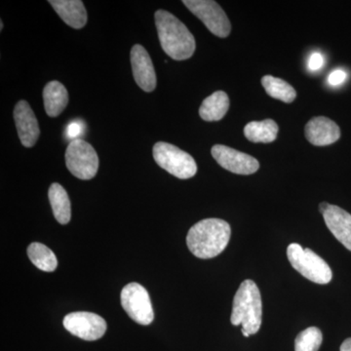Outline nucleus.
Here are the masks:
<instances>
[{
	"label": "nucleus",
	"instance_id": "26",
	"mask_svg": "<svg viewBox=\"0 0 351 351\" xmlns=\"http://www.w3.org/2000/svg\"><path fill=\"white\" fill-rule=\"evenodd\" d=\"M339 350L351 351V338L346 339V341L341 343V348H339Z\"/></svg>",
	"mask_w": 351,
	"mask_h": 351
},
{
	"label": "nucleus",
	"instance_id": "6",
	"mask_svg": "<svg viewBox=\"0 0 351 351\" xmlns=\"http://www.w3.org/2000/svg\"><path fill=\"white\" fill-rule=\"evenodd\" d=\"M66 165L78 179H93L99 169L98 154L91 145L82 138H76L66 147Z\"/></svg>",
	"mask_w": 351,
	"mask_h": 351
},
{
	"label": "nucleus",
	"instance_id": "18",
	"mask_svg": "<svg viewBox=\"0 0 351 351\" xmlns=\"http://www.w3.org/2000/svg\"><path fill=\"white\" fill-rule=\"evenodd\" d=\"M51 207L53 214L58 223L66 225L71 221V207L68 193L60 184L54 182L51 184L48 191Z\"/></svg>",
	"mask_w": 351,
	"mask_h": 351
},
{
	"label": "nucleus",
	"instance_id": "16",
	"mask_svg": "<svg viewBox=\"0 0 351 351\" xmlns=\"http://www.w3.org/2000/svg\"><path fill=\"white\" fill-rule=\"evenodd\" d=\"M45 112L50 117H57L64 112L69 103V93L61 82H50L43 89Z\"/></svg>",
	"mask_w": 351,
	"mask_h": 351
},
{
	"label": "nucleus",
	"instance_id": "15",
	"mask_svg": "<svg viewBox=\"0 0 351 351\" xmlns=\"http://www.w3.org/2000/svg\"><path fill=\"white\" fill-rule=\"evenodd\" d=\"M49 4L69 27L82 29L87 23V11L80 0H50Z\"/></svg>",
	"mask_w": 351,
	"mask_h": 351
},
{
	"label": "nucleus",
	"instance_id": "24",
	"mask_svg": "<svg viewBox=\"0 0 351 351\" xmlns=\"http://www.w3.org/2000/svg\"><path fill=\"white\" fill-rule=\"evenodd\" d=\"M325 60L323 55L319 52H314L311 55L308 60V69L311 71H319L324 66Z\"/></svg>",
	"mask_w": 351,
	"mask_h": 351
},
{
	"label": "nucleus",
	"instance_id": "8",
	"mask_svg": "<svg viewBox=\"0 0 351 351\" xmlns=\"http://www.w3.org/2000/svg\"><path fill=\"white\" fill-rule=\"evenodd\" d=\"M122 307L129 317L141 325H149L154 319L151 298L144 286L138 283L126 285L120 295Z\"/></svg>",
	"mask_w": 351,
	"mask_h": 351
},
{
	"label": "nucleus",
	"instance_id": "17",
	"mask_svg": "<svg viewBox=\"0 0 351 351\" xmlns=\"http://www.w3.org/2000/svg\"><path fill=\"white\" fill-rule=\"evenodd\" d=\"M230 108V99L223 91H217L207 97L201 104L199 115L205 121H219L223 119Z\"/></svg>",
	"mask_w": 351,
	"mask_h": 351
},
{
	"label": "nucleus",
	"instance_id": "4",
	"mask_svg": "<svg viewBox=\"0 0 351 351\" xmlns=\"http://www.w3.org/2000/svg\"><path fill=\"white\" fill-rule=\"evenodd\" d=\"M287 257L291 265L308 280L320 285H325L332 280L331 267L311 249H304L297 243L290 244L287 248Z\"/></svg>",
	"mask_w": 351,
	"mask_h": 351
},
{
	"label": "nucleus",
	"instance_id": "27",
	"mask_svg": "<svg viewBox=\"0 0 351 351\" xmlns=\"http://www.w3.org/2000/svg\"><path fill=\"white\" fill-rule=\"evenodd\" d=\"M329 203L327 202H322L319 204V211L321 214L324 213L325 211H326L327 208L329 207Z\"/></svg>",
	"mask_w": 351,
	"mask_h": 351
},
{
	"label": "nucleus",
	"instance_id": "22",
	"mask_svg": "<svg viewBox=\"0 0 351 351\" xmlns=\"http://www.w3.org/2000/svg\"><path fill=\"white\" fill-rule=\"evenodd\" d=\"M322 332L317 327H309L298 335L295 351H318L322 343Z\"/></svg>",
	"mask_w": 351,
	"mask_h": 351
},
{
	"label": "nucleus",
	"instance_id": "21",
	"mask_svg": "<svg viewBox=\"0 0 351 351\" xmlns=\"http://www.w3.org/2000/svg\"><path fill=\"white\" fill-rule=\"evenodd\" d=\"M262 85L271 98L282 101L284 103H292L297 97L294 87L281 78L271 75L263 76Z\"/></svg>",
	"mask_w": 351,
	"mask_h": 351
},
{
	"label": "nucleus",
	"instance_id": "25",
	"mask_svg": "<svg viewBox=\"0 0 351 351\" xmlns=\"http://www.w3.org/2000/svg\"><path fill=\"white\" fill-rule=\"evenodd\" d=\"M82 134V124L78 121L71 122L66 127V135L71 141L80 138V135Z\"/></svg>",
	"mask_w": 351,
	"mask_h": 351
},
{
	"label": "nucleus",
	"instance_id": "23",
	"mask_svg": "<svg viewBox=\"0 0 351 351\" xmlns=\"http://www.w3.org/2000/svg\"><path fill=\"white\" fill-rule=\"evenodd\" d=\"M346 73L343 69H335L330 73L329 77H328V83L332 86H339V85L343 84L346 82Z\"/></svg>",
	"mask_w": 351,
	"mask_h": 351
},
{
	"label": "nucleus",
	"instance_id": "28",
	"mask_svg": "<svg viewBox=\"0 0 351 351\" xmlns=\"http://www.w3.org/2000/svg\"><path fill=\"white\" fill-rule=\"evenodd\" d=\"M241 332H242V334H243V336L246 337V338H248V337H250V335H249L248 332L242 331V330H241Z\"/></svg>",
	"mask_w": 351,
	"mask_h": 351
},
{
	"label": "nucleus",
	"instance_id": "9",
	"mask_svg": "<svg viewBox=\"0 0 351 351\" xmlns=\"http://www.w3.org/2000/svg\"><path fill=\"white\" fill-rule=\"evenodd\" d=\"M64 327L77 338L93 341L101 339L107 331V323L98 314L78 311L64 318Z\"/></svg>",
	"mask_w": 351,
	"mask_h": 351
},
{
	"label": "nucleus",
	"instance_id": "3",
	"mask_svg": "<svg viewBox=\"0 0 351 351\" xmlns=\"http://www.w3.org/2000/svg\"><path fill=\"white\" fill-rule=\"evenodd\" d=\"M263 302L257 284L251 279L241 283L233 299L230 322L233 326L241 325L242 331L257 334L262 325Z\"/></svg>",
	"mask_w": 351,
	"mask_h": 351
},
{
	"label": "nucleus",
	"instance_id": "11",
	"mask_svg": "<svg viewBox=\"0 0 351 351\" xmlns=\"http://www.w3.org/2000/svg\"><path fill=\"white\" fill-rule=\"evenodd\" d=\"M131 64L134 80L145 92L154 91L156 87V75L154 64L144 46L136 44L131 49Z\"/></svg>",
	"mask_w": 351,
	"mask_h": 351
},
{
	"label": "nucleus",
	"instance_id": "7",
	"mask_svg": "<svg viewBox=\"0 0 351 351\" xmlns=\"http://www.w3.org/2000/svg\"><path fill=\"white\" fill-rule=\"evenodd\" d=\"M182 3L218 38H225L232 32V24L225 11L213 0H184Z\"/></svg>",
	"mask_w": 351,
	"mask_h": 351
},
{
	"label": "nucleus",
	"instance_id": "29",
	"mask_svg": "<svg viewBox=\"0 0 351 351\" xmlns=\"http://www.w3.org/2000/svg\"><path fill=\"white\" fill-rule=\"evenodd\" d=\"M0 24H1V25H0V27H0V31H2V29H3V23H2V21H1V22H0Z\"/></svg>",
	"mask_w": 351,
	"mask_h": 351
},
{
	"label": "nucleus",
	"instance_id": "13",
	"mask_svg": "<svg viewBox=\"0 0 351 351\" xmlns=\"http://www.w3.org/2000/svg\"><path fill=\"white\" fill-rule=\"evenodd\" d=\"M304 132L307 141L316 147L334 144L341 138V129L338 124L325 117L309 120Z\"/></svg>",
	"mask_w": 351,
	"mask_h": 351
},
{
	"label": "nucleus",
	"instance_id": "5",
	"mask_svg": "<svg viewBox=\"0 0 351 351\" xmlns=\"http://www.w3.org/2000/svg\"><path fill=\"white\" fill-rule=\"evenodd\" d=\"M152 154L158 166L179 179H191L197 172L193 157L169 143H156Z\"/></svg>",
	"mask_w": 351,
	"mask_h": 351
},
{
	"label": "nucleus",
	"instance_id": "20",
	"mask_svg": "<svg viewBox=\"0 0 351 351\" xmlns=\"http://www.w3.org/2000/svg\"><path fill=\"white\" fill-rule=\"evenodd\" d=\"M27 256L38 269L46 272H52L57 269L56 256L45 245L34 242L27 247Z\"/></svg>",
	"mask_w": 351,
	"mask_h": 351
},
{
	"label": "nucleus",
	"instance_id": "12",
	"mask_svg": "<svg viewBox=\"0 0 351 351\" xmlns=\"http://www.w3.org/2000/svg\"><path fill=\"white\" fill-rule=\"evenodd\" d=\"M14 120L21 143L25 147H32L38 142L40 130L38 119L27 101H18L14 108Z\"/></svg>",
	"mask_w": 351,
	"mask_h": 351
},
{
	"label": "nucleus",
	"instance_id": "19",
	"mask_svg": "<svg viewBox=\"0 0 351 351\" xmlns=\"http://www.w3.org/2000/svg\"><path fill=\"white\" fill-rule=\"evenodd\" d=\"M278 131V125L274 120L265 119L247 124L244 128V135L252 143L269 144L276 140Z\"/></svg>",
	"mask_w": 351,
	"mask_h": 351
},
{
	"label": "nucleus",
	"instance_id": "2",
	"mask_svg": "<svg viewBox=\"0 0 351 351\" xmlns=\"http://www.w3.org/2000/svg\"><path fill=\"white\" fill-rule=\"evenodd\" d=\"M158 38L164 52L176 61H184L195 54V36L184 23L165 10L154 14Z\"/></svg>",
	"mask_w": 351,
	"mask_h": 351
},
{
	"label": "nucleus",
	"instance_id": "14",
	"mask_svg": "<svg viewBox=\"0 0 351 351\" xmlns=\"http://www.w3.org/2000/svg\"><path fill=\"white\" fill-rule=\"evenodd\" d=\"M323 218L332 234L351 251V215L336 205H329Z\"/></svg>",
	"mask_w": 351,
	"mask_h": 351
},
{
	"label": "nucleus",
	"instance_id": "1",
	"mask_svg": "<svg viewBox=\"0 0 351 351\" xmlns=\"http://www.w3.org/2000/svg\"><path fill=\"white\" fill-rule=\"evenodd\" d=\"M232 228L221 219H205L189 230L186 244L189 251L199 258H212L223 253L230 242Z\"/></svg>",
	"mask_w": 351,
	"mask_h": 351
},
{
	"label": "nucleus",
	"instance_id": "10",
	"mask_svg": "<svg viewBox=\"0 0 351 351\" xmlns=\"http://www.w3.org/2000/svg\"><path fill=\"white\" fill-rule=\"evenodd\" d=\"M211 154L219 165L234 174L251 175L260 168L257 159L226 145H215Z\"/></svg>",
	"mask_w": 351,
	"mask_h": 351
}]
</instances>
